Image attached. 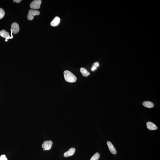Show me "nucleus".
<instances>
[{"mask_svg":"<svg viewBox=\"0 0 160 160\" xmlns=\"http://www.w3.org/2000/svg\"><path fill=\"white\" fill-rule=\"evenodd\" d=\"M64 76L65 79L67 82L73 83L77 80V77L72 72L68 70L64 71Z\"/></svg>","mask_w":160,"mask_h":160,"instance_id":"obj_1","label":"nucleus"},{"mask_svg":"<svg viewBox=\"0 0 160 160\" xmlns=\"http://www.w3.org/2000/svg\"><path fill=\"white\" fill-rule=\"evenodd\" d=\"M143 105L144 106L148 108L153 107L154 105L153 103L149 101H144L143 102Z\"/></svg>","mask_w":160,"mask_h":160,"instance_id":"obj_11","label":"nucleus"},{"mask_svg":"<svg viewBox=\"0 0 160 160\" xmlns=\"http://www.w3.org/2000/svg\"><path fill=\"white\" fill-rule=\"evenodd\" d=\"M53 144L51 141H46L44 142L42 145V147L44 148V150H49L51 149Z\"/></svg>","mask_w":160,"mask_h":160,"instance_id":"obj_4","label":"nucleus"},{"mask_svg":"<svg viewBox=\"0 0 160 160\" xmlns=\"http://www.w3.org/2000/svg\"><path fill=\"white\" fill-rule=\"evenodd\" d=\"M80 72L84 77H87L90 74L89 72L87 71V69L84 68H81Z\"/></svg>","mask_w":160,"mask_h":160,"instance_id":"obj_12","label":"nucleus"},{"mask_svg":"<svg viewBox=\"0 0 160 160\" xmlns=\"http://www.w3.org/2000/svg\"><path fill=\"white\" fill-rule=\"evenodd\" d=\"M40 14V11L37 10H30L29 11V13L27 15V18L29 20L31 21L34 19V16Z\"/></svg>","mask_w":160,"mask_h":160,"instance_id":"obj_2","label":"nucleus"},{"mask_svg":"<svg viewBox=\"0 0 160 160\" xmlns=\"http://www.w3.org/2000/svg\"><path fill=\"white\" fill-rule=\"evenodd\" d=\"M0 36L2 37L6 38L5 41L7 42V40L9 39H12L13 36L10 37V35L8 32L6 31L5 30H2L0 31Z\"/></svg>","mask_w":160,"mask_h":160,"instance_id":"obj_6","label":"nucleus"},{"mask_svg":"<svg viewBox=\"0 0 160 160\" xmlns=\"http://www.w3.org/2000/svg\"><path fill=\"white\" fill-rule=\"evenodd\" d=\"M147 126L148 129L150 130H155L157 129V128L155 124L150 122H147Z\"/></svg>","mask_w":160,"mask_h":160,"instance_id":"obj_10","label":"nucleus"},{"mask_svg":"<svg viewBox=\"0 0 160 160\" xmlns=\"http://www.w3.org/2000/svg\"><path fill=\"white\" fill-rule=\"evenodd\" d=\"M0 160H7V159L5 155H2L0 156Z\"/></svg>","mask_w":160,"mask_h":160,"instance_id":"obj_15","label":"nucleus"},{"mask_svg":"<svg viewBox=\"0 0 160 160\" xmlns=\"http://www.w3.org/2000/svg\"><path fill=\"white\" fill-rule=\"evenodd\" d=\"M99 63L98 62H96L94 63L93 66L96 67H98L99 66Z\"/></svg>","mask_w":160,"mask_h":160,"instance_id":"obj_16","label":"nucleus"},{"mask_svg":"<svg viewBox=\"0 0 160 160\" xmlns=\"http://www.w3.org/2000/svg\"><path fill=\"white\" fill-rule=\"evenodd\" d=\"M75 151V148H71L68 151L64 153V157H66L73 155L74 154Z\"/></svg>","mask_w":160,"mask_h":160,"instance_id":"obj_9","label":"nucleus"},{"mask_svg":"<svg viewBox=\"0 0 160 160\" xmlns=\"http://www.w3.org/2000/svg\"><path fill=\"white\" fill-rule=\"evenodd\" d=\"M41 2V0H35L30 4V7L33 9H38L40 8Z\"/></svg>","mask_w":160,"mask_h":160,"instance_id":"obj_3","label":"nucleus"},{"mask_svg":"<svg viewBox=\"0 0 160 160\" xmlns=\"http://www.w3.org/2000/svg\"><path fill=\"white\" fill-rule=\"evenodd\" d=\"M100 157L99 154L98 152H96L92 156L91 159L90 160H98Z\"/></svg>","mask_w":160,"mask_h":160,"instance_id":"obj_13","label":"nucleus"},{"mask_svg":"<svg viewBox=\"0 0 160 160\" xmlns=\"http://www.w3.org/2000/svg\"><path fill=\"white\" fill-rule=\"evenodd\" d=\"M22 1L21 0H14V2H17V3H19Z\"/></svg>","mask_w":160,"mask_h":160,"instance_id":"obj_18","label":"nucleus"},{"mask_svg":"<svg viewBox=\"0 0 160 160\" xmlns=\"http://www.w3.org/2000/svg\"><path fill=\"white\" fill-rule=\"evenodd\" d=\"M107 143L108 147L109 150L112 154H115L117 153V151L115 147H114L112 143L110 141H108Z\"/></svg>","mask_w":160,"mask_h":160,"instance_id":"obj_7","label":"nucleus"},{"mask_svg":"<svg viewBox=\"0 0 160 160\" xmlns=\"http://www.w3.org/2000/svg\"><path fill=\"white\" fill-rule=\"evenodd\" d=\"M60 18L56 16L54 18L50 23V25L52 26L55 27L58 26L60 22Z\"/></svg>","mask_w":160,"mask_h":160,"instance_id":"obj_8","label":"nucleus"},{"mask_svg":"<svg viewBox=\"0 0 160 160\" xmlns=\"http://www.w3.org/2000/svg\"><path fill=\"white\" fill-rule=\"evenodd\" d=\"M5 12L4 10L2 8H0V19L4 17Z\"/></svg>","mask_w":160,"mask_h":160,"instance_id":"obj_14","label":"nucleus"},{"mask_svg":"<svg viewBox=\"0 0 160 160\" xmlns=\"http://www.w3.org/2000/svg\"><path fill=\"white\" fill-rule=\"evenodd\" d=\"M97 69V67H96L95 66H92V68H91V70L92 71V72H93V71L95 70H96Z\"/></svg>","mask_w":160,"mask_h":160,"instance_id":"obj_17","label":"nucleus"},{"mask_svg":"<svg viewBox=\"0 0 160 160\" xmlns=\"http://www.w3.org/2000/svg\"><path fill=\"white\" fill-rule=\"evenodd\" d=\"M11 31L12 33L16 34L19 31L20 28L18 24L16 23H13L11 26Z\"/></svg>","mask_w":160,"mask_h":160,"instance_id":"obj_5","label":"nucleus"}]
</instances>
